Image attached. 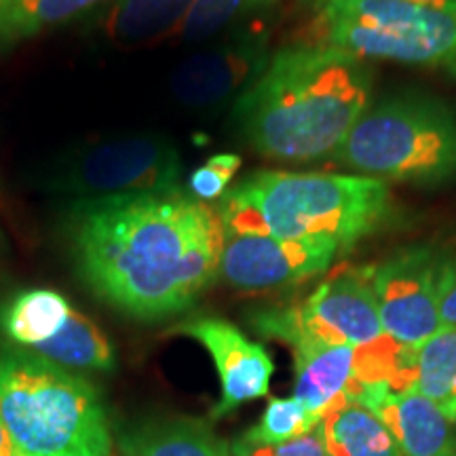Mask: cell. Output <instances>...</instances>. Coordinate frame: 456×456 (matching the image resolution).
<instances>
[{"mask_svg":"<svg viewBox=\"0 0 456 456\" xmlns=\"http://www.w3.org/2000/svg\"><path fill=\"white\" fill-rule=\"evenodd\" d=\"M66 235L83 283L125 315H180L218 279L224 226L186 191L74 201Z\"/></svg>","mask_w":456,"mask_h":456,"instance_id":"obj_1","label":"cell"},{"mask_svg":"<svg viewBox=\"0 0 456 456\" xmlns=\"http://www.w3.org/2000/svg\"><path fill=\"white\" fill-rule=\"evenodd\" d=\"M372 68L326 43L292 45L235 102L245 142L281 163L332 161L370 104Z\"/></svg>","mask_w":456,"mask_h":456,"instance_id":"obj_2","label":"cell"},{"mask_svg":"<svg viewBox=\"0 0 456 456\" xmlns=\"http://www.w3.org/2000/svg\"><path fill=\"white\" fill-rule=\"evenodd\" d=\"M218 214L224 235L298 241L328 237L351 249L397 218L391 188L357 174L260 169L228 188Z\"/></svg>","mask_w":456,"mask_h":456,"instance_id":"obj_3","label":"cell"},{"mask_svg":"<svg viewBox=\"0 0 456 456\" xmlns=\"http://www.w3.org/2000/svg\"><path fill=\"white\" fill-rule=\"evenodd\" d=\"M0 420L15 456H112L95 387L32 351H0Z\"/></svg>","mask_w":456,"mask_h":456,"instance_id":"obj_4","label":"cell"},{"mask_svg":"<svg viewBox=\"0 0 456 456\" xmlns=\"http://www.w3.org/2000/svg\"><path fill=\"white\" fill-rule=\"evenodd\" d=\"M332 163L376 180L442 186L456 180V110L403 91L368 106Z\"/></svg>","mask_w":456,"mask_h":456,"instance_id":"obj_5","label":"cell"},{"mask_svg":"<svg viewBox=\"0 0 456 456\" xmlns=\"http://www.w3.org/2000/svg\"><path fill=\"white\" fill-rule=\"evenodd\" d=\"M319 43L456 77V13L408 0H313Z\"/></svg>","mask_w":456,"mask_h":456,"instance_id":"obj_6","label":"cell"},{"mask_svg":"<svg viewBox=\"0 0 456 456\" xmlns=\"http://www.w3.org/2000/svg\"><path fill=\"white\" fill-rule=\"evenodd\" d=\"M249 323L289 349L311 345L368 346L383 338L372 266H345L317 285L305 302L254 311Z\"/></svg>","mask_w":456,"mask_h":456,"instance_id":"obj_7","label":"cell"},{"mask_svg":"<svg viewBox=\"0 0 456 456\" xmlns=\"http://www.w3.org/2000/svg\"><path fill=\"white\" fill-rule=\"evenodd\" d=\"M49 186L77 201L178 192L184 191L182 159L161 135H129L85 148L55 171Z\"/></svg>","mask_w":456,"mask_h":456,"instance_id":"obj_8","label":"cell"},{"mask_svg":"<svg viewBox=\"0 0 456 456\" xmlns=\"http://www.w3.org/2000/svg\"><path fill=\"white\" fill-rule=\"evenodd\" d=\"M446 256L433 245H408L372 266V285L387 336L416 346L442 328L440 294Z\"/></svg>","mask_w":456,"mask_h":456,"instance_id":"obj_9","label":"cell"},{"mask_svg":"<svg viewBox=\"0 0 456 456\" xmlns=\"http://www.w3.org/2000/svg\"><path fill=\"white\" fill-rule=\"evenodd\" d=\"M342 252L345 248L328 237L285 241L265 235H224L218 277L245 292L275 289L322 275Z\"/></svg>","mask_w":456,"mask_h":456,"instance_id":"obj_10","label":"cell"},{"mask_svg":"<svg viewBox=\"0 0 456 456\" xmlns=\"http://www.w3.org/2000/svg\"><path fill=\"white\" fill-rule=\"evenodd\" d=\"M271 60L269 38L260 32H239L232 41L186 57L171 74V94L191 108L224 104L241 95Z\"/></svg>","mask_w":456,"mask_h":456,"instance_id":"obj_11","label":"cell"},{"mask_svg":"<svg viewBox=\"0 0 456 456\" xmlns=\"http://www.w3.org/2000/svg\"><path fill=\"white\" fill-rule=\"evenodd\" d=\"M175 332L197 340L218 370L222 395L212 408V420H220L243 403L266 397L275 363L260 342L249 340L241 330L220 317H197L180 323Z\"/></svg>","mask_w":456,"mask_h":456,"instance_id":"obj_12","label":"cell"},{"mask_svg":"<svg viewBox=\"0 0 456 456\" xmlns=\"http://www.w3.org/2000/svg\"><path fill=\"white\" fill-rule=\"evenodd\" d=\"M353 399L383 420L402 456H456L454 423L420 393L366 387Z\"/></svg>","mask_w":456,"mask_h":456,"instance_id":"obj_13","label":"cell"},{"mask_svg":"<svg viewBox=\"0 0 456 456\" xmlns=\"http://www.w3.org/2000/svg\"><path fill=\"white\" fill-rule=\"evenodd\" d=\"M294 397L319 425L330 410L349 399L355 380L357 346L311 345L296 349Z\"/></svg>","mask_w":456,"mask_h":456,"instance_id":"obj_14","label":"cell"},{"mask_svg":"<svg viewBox=\"0 0 456 456\" xmlns=\"http://www.w3.org/2000/svg\"><path fill=\"white\" fill-rule=\"evenodd\" d=\"M123 456H235L208 420L192 416L146 420L123 433Z\"/></svg>","mask_w":456,"mask_h":456,"instance_id":"obj_15","label":"cell"},{"mask_svg":"<svg viewBox=\"0 0 456 456\" xmlns=\"http://www.w3.org/2000/svg\"><path fill=\"white\" fill-rule=\"evenodd\" d=\"M191 4L192 0H108L98 9V24L112 43H155L178 32Z\"/></svg>","mask_w":456,"mask_h":456,"instance_id":"obj_16","label":"cell"},{"mask_svg":"<svg viewBox=\"0 0 456 456\" xmlns=\"http://www.w3.org/2000/svg\"><path fill=\"white\" fill-rule=\"evenodd\" d=\"M317 431L330 456H402L383 420L355 399L330 410Z\"/></svg>","mask_w":456,"mask_h":456,"instance_id":"obj_17","label":"cell"},{"mask_svg":"<svg viewBox=\"0 0 456 456\" xmlns=\"http://www.w3.org/2000/svg\"><path fill=\"white\" fill-rule=\"evenodd\" d=\"M410 391L431 399L450 420H456V326H442L436 334L408 349Z\"/></svg>","mask_w":456,"mask_h":456,"instance_id":"obj_18","label":"cell"},{"mask_svg":"<svg viewBox=\"0 0 456 456\" xmlns=\"http://www.w3.org/2000/svg\"><path fill=\"white\" fill-rule=\"evenodd\" d=\"M72 305L53 289H28L17 294L0 315V328L21 349L34 351L64 330Z\"/></svg>","mask_w":456,"mask_h":456,"instance_id":"obj_19","label":"cell"},{"mask_svg":"<svg viewBox=\"0 0 456 456\" xmlns=\"http://www.w3.org/2000/svg\"><path fill=\"white\" fill-rule=\"evenodd\" d=\"M108 0H9L0 3V49L30 41L100 9Z\"/></svg>","mask_w":456,"mask_h":456,"instance_id":"obj_20","label":"cell"},{"mask_svg":"<svg viewBox=\"0 0 456 456\" xmlns=\"http://www.w3.org/2000/svg\"><path fill=\"white\" fill-rule=\"evenodd\" d=\"M32 353L66 370L110 372L114 368L110 340L87 315H83L77 309H72L70 319L55 338L37 346Z\"/></svg>","mask_w":456,"mask_h":456,"instance_id":"obj_21","label":"cell"},{"mask_svg":"<svg viewBox=\"0 0 456 456\" xmlns=\"http://www.w3.org/2000/svg\"><path fill=\"white\" fill-rule=\"evenodd\" d=\"M275 4L277 0H192L178 37L186 43L209 41L226 28L243 24Z\"/></svg>","mask_w":456,"mask_h":456,"instance_id":"obj_22","label":"cell"},{"mask_svg":"<svg viewBox=\"0 0 456 456\" xmlns=\"http://www.w3.org/2000/svg\"><path fill=\"white\" fill-rule=\"evenodd\" d=\"M317 423L296 397H273L252 429L239 440L252 446H277L315 431Z\"/></svg>","mask_w":456,"mask_h":456,"instance_id":"obj_23","label":"cell"},{"mask_svg":"<svg viewBox=\"0 0 456 456\" xmlns=\"http://www.w3.org/2000/svg\"><path fill=\"white\" fill-rule=\"evenodd\" d=\"M239 169H241V157L239 155L222 152V155L209 157L201 167H197L188 175L186 192L203 203L222 199L226 195L231 182L235 180Z\"/></svg>","mask_w":456,"mask_h":456,"instance_id":"obj_24","label":"cell"},{"mask_svg":"<svg viewBox=\"0 0 456 456\" xmlns=\"http://www.w3.org/2000/svg\"><path fill=\"white\" fill-rule=\"evenodd\" d=\"M235 456H330L326 444L322 440V433L311 431L309 436H302L298 440L277 444V446H252L237 440L232 444Z\"/></svg>","mask_w":456,"mask_h":456,"instance_id":"obj_25","label":"cell"},{"mask_svg":"<svg viewBox=\"0 0 456 456\" xmlns=\"http://www.w3.org/2000/svg\"><path fill=\"white\" fill-rule=\"evenodd\" d=\"M442 326H456V258L446 260L440 294Z\"/></svg>","mask_w":456,"mask_h":456,"instance_id":"obj_26","label":"cell"},{"mask_svg":"<svg viewBox=\"0 0 456 456\" xmlns=\"http://www.w3.org/2000/svg\"><path fill=\"white\" fill-rule=\"evenodd\" d=\"M408 3L423 4V7L448 11V13H456V0H408Z\"/></svg>","mask_w":456,"mask_h":456,"instance_id":"obj_27","label":"cell"},{"mask_svg":"<svg viewBox=\"0 0 456 456\" xmlns=\"http://www.w3.org/2000/svg\"><path fill=\"white\" fill-rule=\"evenodd\" d=\"M0 456H15L13 442H11L9 431L4 429L3 420H0Z\"/></svg>","mask_w":456,"mask_h":456,"instance_id":"obj_28","label":"cell"},{"mask_svg":"<svg viewBox=\"0 0 456 456\" xmlns=\"http://www.w3.org/2000/svg\"><path fill=\"white\" fill-rule=\"evenodd\" d=\"M0 3H9V0H0Z\"/></svg>","mask_w":456,"mask_h":456,"instance_id":"obj_29","label":"cell"},{"mask_svg":"<svg viewBox=\"0 0 456 456\" xmlns=\"http://www.w3.org/2000/svg\"><path fill=\"white\" fill-rule=\"evenodd\" d=\"M454 425H456V420H454Z\"/></svg>","mask_w":456,"mask_h":456,"instance_id":"obj_30","label":"cell"}]
</instances>
